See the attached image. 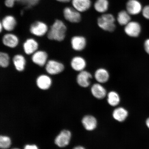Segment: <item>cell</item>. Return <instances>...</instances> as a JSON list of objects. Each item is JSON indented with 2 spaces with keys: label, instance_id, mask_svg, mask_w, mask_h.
<instances>
[{
  "label": "cell",
  "instance_id": "obj_26",
  "mask_svg": "<svg viewBox=\"0 0 149 149\" xmlns=\"http://www.w3.org/2000/svg\"><path fill=\"white\" fill-rule=\"evenodd\" d=\"M11 139L9 137L5 136H0V148L2 149H7L10 147Z\"/></svg>",
  "mask_w": 149,
  "mask_h": 149
},
{
  "label": "cell",
  "instance_id": "obj_9",
  "mask_svg": "<svg viewBox=\"0 0 149 149\" xmlns=\"http://www.w3.org/2000/svg\"><path fill=\"white\" fill-rule=\"evenodd\" d=\"M71 44L72 49L74 51H81L86 47L87 41L86 39L83 36H74L72 37L71 40Z\"/></svg>",
  "mask_w": 149,
  "mask_h": 149
},
{
  "label": "cell",
  "instance_id": "obj_31",
  "mask_svg": "<svg viewBox=\"0 0 149 149\" xmlns=\"http://www.w3.org/2000/svg\"><path fill=\"white\" fill-rule=\"evenodd\" d=\"M144 46L145 51L149 54V39L145 41Z\"/></svg>",
  "mask_w": 149,
  "mask_h": 149
},
{
  "label": "cell",
  "instance_id": "obj_16",
  "mask_svg": "<svg viewBox=\"0 0 149 149\" xmlns=\"http://www.w3.org/2000/svg\"><path fill=\"white\" fill-rule=\"evenodd\" d=\"M38 48V42L33 38L27 39L23 44L24 51L27 55H31L35 53Z\"/></svg>",
  "mask_w": 149,
  "mask_h": 149
},
{
  "label": "cell",
  "instance_id": "obj_5",
  "mask_svg": "<svg viewBox=\"0 0 149 149\" xmlns=\"http://www.w3.org/2000/svg\"><path fill=\"white\" fill-rule=\"evenodd\" d=\"M64 66L62 63L53 60H50L46 65V72L52 75L58 74L64 70Z\"/></svg>",
  "mask_w": 149,
  "mask_h": 149
},
{
  "label": "cell",
  "instance_id": "obj_20",
  "mask_svg": "<svg viewBox=\"0 0 149 149\" xmlns=\"http://www.w3.org/2000/svg\"><path fill=\"white\" fill-rule=\"evenodd\" d=\"M82 123L86 130L89 131L94 130L97 125V121L94 116L87 115L83 117Z\"/></svg>",
  "mask_w": 149,
  "mask_h": 149
},
{
  "label": "cell",
  "instance_id": "obj_3",
  "mask_svg": "<svg viewBox=\"0 0 149 149\" xmlns=\"http://www.w3.org/2000/svg\"><path fill=\"white\" fill-rule=\"evenodd\" d=\"M80 12L75 9L70 7H66L63 10V14L65 19L70 23H77L81 21V15Z\"/></svg>",
  "mask_w": 149,
  "mask_h": 149
},
{
  "label": "cell",
  "instance_id": "obj_32",
  "mask_svg": "<svg viewBox=\"0 0 149 149\" xmlns=\"http://www.w3.org/2000/svg\"><path fill=\"white\" fill-rule=\"evenodd\" d=\"M24 149H38V147L35 145H27L24 147Z\"/></svg>",
  "mask_w": 149,
  "mask_h": 149
},
{
  "label": "cell",
  "instance_id": "obj_33",
  "mask_svg": "<svg viewBox=\"0 0 149 149\" xmlns=\"http://www.w3.org/2000/svg\"><path fill=\"white\" fill-rule=\"evenodd\" d=\"M57 1L62 3H68L71 0H56Z\"/></svg>",
  "mask_w": 149,
  "mask_h": 149
},
{
  "label": "cell",
  "instance_id": "obj_37",
  "mask_svg": "<svg viewBox=\"0 0 149 149\" xmlns=\"http://www.w3.org/2000/svg\"><path fill=\"white\" fill-rule=\"evenodd\" d=\"M16 1L21 2L22 0H16Z\"/></svg>",
  "mask_w": 149,
  "mask_h": 149
},
{
  "label": "cell",
  "instance_id": "obj_7",
  "mask_svg": "<svg viewBox=\"0 0 149 149\" xmlns=\"http://www.w3.org/2000/svg\"><path fill=\"white\" fill-rule=\"evenodd\" d=\"M71 136V133L69 130H63L56 137L55 144L60 148L66 147L69 144Z\"/></svg>",
  "mask_w": 149,
  "mask_h": 149
},
{
  "label": "cell",
  "instance_id": "obj_1",
  "mask_svg": "<svg viewBox=\"0 0 149 149\" xmlns=\"http://www.w3.org/2000/svg\"><path fill=\"white\" fill-rule=\"evenodd\" d=\"M66 26L62 21L56 20L48 31V38L51 40L62 41L66 36Z\"/></svg>",
  "mask_w": 149,
  "mask_h": 149
},
{
  "label": "cell",
  "instance_id": "obj_11",
  "mask_svg": "<svg viewBox=\"0 0 149 149\" xmlns=\"http://www.w3.org/2000/svg\"><path fill=\"white\" fill-rule=\"evenodd\" d=\"M87 61L84 57L81 56L74 57L71 61L72 68L75 71L81 72L85 70L87 66Z\"/></svg>",
  "mask_w": 149,
  "mask_h": 149
},
{
  "label": "cell",
  "instance_id": "obj_6",
  "mask_svg": "<svg viewBox=\"0 0 149 149\" xmlns=\"http://www.w3.org/2000/svg\"><path fill=\"white\" fill-rule=\"evenodd\" d=\"M30 31L32 34L35 36L41 37L48 32V27L46 24L44 22L37 21L31 25Z\"/></svg>",
  "mask_w": 149,
  "mask_h": 149
},
{
  "label": "cell",
  "instance_id": "obj_17",
  "mask_svg": "<svg viewBox=\"0 0 149 149\" xmlns=\"http://www.w3.org/2000/svg\"><path fill=\"white\" fill-rule=\"evenodd\" d=\"M52 80L49 76L42 74L38 77L36 79L37 86L43 90H47L51 86Z\"/></svg>",
  "mask_w": 149,
  "mask_h": 149
},
{
  "label": "cell",
  "instance_id": "obj_27",
  "mask_svg": "<svg viewBox=\"0 0 149 149\" xmlns=\"http://www.w3.org/2000/svg\"><path fill=\"white\" fill-rule=\"evenodd\" d=\"M9 64V55L4 52H1L0 53V65L3 68H6L8 66Z\"/></svg>",
  "mask_w": 149,
  "mask_h": 149
},
{
  "label": "cell",
  "instance_id": "obj_13",
  "mask_svg": "<svg viewBox=\"0 0 149 149\" xmlns=\"http://www.w3.org/2000/svg\"><path fill=\"white\" fill-rule=\"evenodd\" d=\"M48 58V55L45 52L37 51L32 55L33 62L38 66L42 67L46 64Z\"/></svg>",
  "mask_w": 149,
  "mask_h": 149
},
{
  "label": "cell",
  "instance_id": "obj_38",
  "mask_svg": "<svg viewBox=\"0 0 149 149\" xmlns=\"http://www.w3.org/2000/svg\"><path fill=\"white\" fill-rule=\"evenodd\" d=\"M12 149H19V148H13Z\"/></svg>",
  "mask_w": 149,
  "mask_h": 149
},
{
  "label": "cell",
  "instance_id": "obj_21",
  "mask_svg": "<svg viewBox=\"0 0 149 149\" xmlns=\"http://www.w3.org/2000/svg\"><path fill=\"white\" fill-rule=\"evenodd\" d=\"M15 68L19 72H22L25 69L26 61L23 55L17 54L15 55L13 58Z\"/></svg>",
  "mask_w": 149,
  "mask_h": 149
},
{
  "label": "cell",
  "instance_id": "obj_36",
  "mask_svg": "<svg viewBox=\"0 0 149 149\" xmlns=\"http://www.w3.org/2000/svg\"><path fill=\"white\" fill-rule=\"evenodd\" d=\"M0 26H1V28H0V31H1V32L3 28L2 25L1 23V25H0Z\"/></svg>",
  "mask_w": 149,
  "mask_h": 149
},
{
  "label": "cell",
  "instance_id": "obj_35",
  "mask_svg": "<svg viewBox=\"0 0 149 149\" xmlns=\"http://www.w3.org/2000/svg\"><path fill=\"white\" fill-rule=\"evenodd\" d=\"M146 125L147 127L149 128V118H148L146 121Z\"/></svg>",
  "mask_w": 149,
  "mask_h": 149
},
{
  "label": "cell",
  "instance_id": "obj_8",
  "mask_svg": "<svg viewBox=\"0 0 149 149\" xmlns=\"http://www.w3.org/2000/svg\"><path fill=\"white\" fill-rule=\"evenodd\" d=\"M93 76L90 72L86 70L79 72L76 77V81L79 86L83 88H87L90 85L91 80Z\"/></svg>",
  "mask_w": 149,
  "mask_h": 149
},
{
  "label": "cell",
  "instance_id": "obj_4",
  "mask_svg": "<svg viewBox=\"0 0 149 149\" xmlns=\"http://www.w3.org/2000/svg\"><path fill=\"white\" fill-rule=\"evenodd\" d=\"M124 31L128 36L136 38L139 36L141 32V27L137 22L130 21L125 26Z\"/></svg>",
  "mask_w": 149,
  "mask_h": 149
},
{
  "label": "cell",
  "instance_id": "obj_2",
  "mask_svg": "<svg viewBox=\"0 0 149 149\" xmlns=\"http://www.w3.org/2000/svg\"><path fill=\"white\" fill-rule=\"evenodd\" d=\"M114 16L111 14H104L98 18L97 25L100 29L109 32H113L116 29Z\"/></svg>",
  "mask_w": 149,
  "mask_h": 149
},
{
  "label": "cell",
  "instance_id": "obj_24",
  "mask_svg": "<svg viewBox=\"0 0 149 149\" xmlns=\"http://www.w3.org/2000/svg\"><path fill=\"white\" fill-rule=\"evenodd\" d=\"M94 6L97 12L102 13L107 10L109 8V2L107 0H97Z\"/></svg>",
  "mask_w": 149,
  "mask_h": 149
},
{
  "label": "cell",
  "instance_id": "obj_25",
  "mask_svg": "<svg viewBox=\"0 0 149 149\" xmlns=\"http://www.w3.org/2000/svg\"><path fill=\"white\" fill-rule=\"evenodd\" d=\"M120 101V97L115 91H111L108 93L107 101L110 105L115 107L118 105Z\"/></svg>",
  "mask_w": 149,
  "mask_h": 149
},
{
  "label": "cell",
  "instance_id": "obj_19",
  "mask_svg": "<svg viewBox=\"0 0 149 149\" xmlns=\"http://www.w3.org/2000/svg\"><path fill=\"white\" fill-rule=\"evenodd\" d=\"M1 23L6 31H10L14 29L16 25L17 22L13 16L8 15L3 18Z\"/></svg>",
  "mask_w": 149,
  "mask_h": 149
},
{
  "label": "cell",
  "instance_id": "obj_10",
  "mask_svg": "<svg viewBox=\"0 0 149 149\" xmlns=\"http://www.w3.org/2000/svg\"><path fill=\"white\" fill-rule=\"evenodd\" d=\"M143 7L137 0H129L126 3V11L130 15H135L142 12Z\"/></svg>",
  "mask_w": 149,
  "mask_h": 149
},
{
  "label": "cell",
  "instance_id": "obj_14",
  "mask_svg": "<svg viewBox=\"0 0 149 149\" xmlns=\"http://www.w3.org/2000/svg\"><path fill=\"white\" fill-rule=\"evenodd\" d=\"M91 91L93 95L98 99H102L107 95V91L102 84L96 83L91 87Z\"/></svg>",
  "mask_w": 149,
  "mask_h": 149
},
{
  "label": "cell",
  "instance_id": "obj_30",
  "mask_svg": "<svg viewBox=\"0 0 149 149\" xmlns=\"http://www.w3.org/2000/svg\"><path fill=\"white\" fill-rule=\"evenodd\" d=\"M16 0H5V4L6 6L9 8H12L14 6Z\"/></svg>",
  "mask_w": 149,
  "mask_h": 149
},
{
  "label": "cell",
  "instance_id": "obj_15",
  "mask_svg": "<svg viewBox=\"0 0 149 149\" xmlns=\"http://www.w3.org/2000/svg\"><path fill=\"white\" fill-rule=\"evenodd\" d=\"M74 8L79 12H84L90 8L92 3L91 0H72Z\"/></svg>",
  "mask_w": 149,
  "mask_h": 149
},
{
  "label": "cell",
  "instance_id": "obj_28",
  "mask_svg": "<svg viewBox=\"0 0 149 149\" xmlns=\"http://www.w3.org/2000/svg\"><path fill=\"white\" fill-rule=\"evenodd\" d=\"M39 1L40 0H22L21 2L27 8H29L36 5Z\"/></svg>",
  "mask_w": 149,
  "mask_h": 149
},
{
  "label": "cell",
  "instance_id": "obj_22",
  "mask_svg": "<svg viewBox=\"0 0 149 149\" xmlns=\"http://www.w3.org/2000/svg\"><path fill=\"white\" fill-rule=\"evenodd\" d=\"M128 115L127 111L123 107H119L115 109L113 114V118L120 122L125 120Z\"/></svg>",
  "mask_w": 149,
  "mask_h": 149
},
{
  "label": "cell",
  "instance_id": "obj_29",
  "mask_svg": "<svg viewBox=\"0 0 149 149\" xmlns=\"http://www.w3.org/2000/svg\"><path fill=\"white\" fill-rule=\"evenodd\" d=\"M141 12L143 17L146 19L149 20V5L145 6L143 8Z\"/></svg>",
  "mask_w": 149,
  "mask_h": 149
},
{
  "label": "cell",
  "instance_id": "obj_23",
  "mask_svg": "<svg viewBox=\"0 0 149 149\" xmlns=\"http://www.w3.org/2000/svg\"><path fill=\"white\" fill-rule=\"evenodd\" d=\"M130 15L126 10H122L118 13L117 21L121 26H125L131 21Z\"/></svg>",
  "mask_w": 149,
  "mask_h": 149
},
{
  "label": "cell",
  "instance_id": "obj_12",
  "mask_svg": "<svg viewBox=\"0 0 149 149\" xmlns=\"http://www.w3.org/2000/svg\"><path fill=\"white\" fill-rule=\"evenodd\" d=\"M94 76L97 83L102 84L109 81L110 79V74L107 69L100 68L96 70Z\"/></svg>",
  "mask_w": 149,
  "mask_h": 149
},
{
  "label": "cell",
  "instance_id": "obj_34",
  "mask_svg": "<svg viewBox=\"0 0 149 149\" xmlns=\"http://www.w3.org/2000/svg\"><path fill=\"white\" fill-rule=\"evenodd\" d=\"M73 149H85L83 147L81 146H78L75 147Z\"/></svg>",
  "mask_w": 149,
  "mask_h": 149
},
{
  "label": "cell",
  "instance_id": "obj_18",
  "mask_svg": "<svg viewBox=\"0 0 149 149\" xmlns=\"http://www.w3.org/2000/svg\"><path fill=\"white\" fill-rule=\"evenodd\" d=\"M2 41L4 45L11 48L16 47L19 43L18 37L12 33H7L4 35Z\"/></svg>",
  "mask_w": 149,
  "mask_h": 149
}]
</instances>
